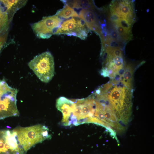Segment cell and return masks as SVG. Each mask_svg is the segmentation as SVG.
Segmentation results:
<instances>
[{
    "label": "cell",
    "instance_id": "obj_4",
    "mask_svg": "<svg viewBox=\"0 0 154 154\" xmlns=\"http://www.w3.org/2000/svg\"><path fill=\"white\" fill-rule=\"evenodd\" d=\"M17 89L8 85L4 80H0V120L19 115L17 106Z\"/></svg>",
    "mask_w": 154,
    "mask_h": 154
},
{
    "label": "cell",
    "instance_id": "obj_9",
    "mask_svg": "<svg viewBox=\"0 0 154 154\" xmlns=\"http://www.w3.org/2000/svg\"><path fill=\"white\" fill-rule=\"evenodd\" d=\"M12 131L9 130H0V154H21Z\"/></svg>",
    "mask_w": 154,
    "mask_h": 154
},
{
    "label": "cell",
    "instance_id": "obj_3",
    "mask_svg": "<svg viewBox=\"0 0 154 154\" xmlns=\"http://www.w3.org/2000/svg\"><path fill=\"white\" fill-rule=\"evenodd\" d=\"M28 66L38 78L44 82H48L54 76V59L49 52H44L36 56L29 62Z\"/></svg>",
    "mask_w": 154,
    "mask_h": 154
},
{
    "label": "cell",
    "instance_id": "obj_5",
    "mask_svg": "<svg viewBox=\"0 0 154 154\" xmlns=\"http://www.w3.org/2000/svg\"><path fill=\"white\" fill-rule=\"evenodd\" d=\"M64 19L56 14L43 17L40 21L33 24L32 28L38 38H48L55 35Z\"/></svg>",
    "mask_w": 154,
    "mask_h": 154
},
{
    "label": "cell",
    "instance_id": "obj_10",
    "mask_svg": "<svg viewBox=\"0 0 154 154\" xmlns=\"http://www.w3.org/2000/svg\"><path fill=\"white\" fill-rule=\"evenodd\" d=\"M74 102L64 97H61L56 100V106L63 115L62 123L63 124L68 118L72 109Z\"/></svg>",
    "mask_w": 154,
    "mask_h": 154
},
{
    "label": "cell",
    "instance_id": "obj_2",
    "mask_svg": "<svg viewBox=\"0 0 154 154\" xmlns=\"http://www.w3.org/2000/svg\"><path fill=\"white\" fill-rule=\"evenodd\" d=\"M13 130L20 145L26 152L35 144L51 138L48 128L40 124L27 127H19Z\"/></svg>",
    "mask_w": 154,
    "mask_h": 154
},
{
    "label": "cell",
    "instance_id": "obj_7",
    "mask_svg": "<svg viewBox=\"0 0 154 154\" xmlns=\"http://www.w3.org/2000/svg\"><path fill=\"white\" fill-rule=\"evenodd\" d=\"M88 28L82 19L79 17H72L64 20L55 35L65 34L84 40L87 37Z\"/></svg>",
    "mask_w": 154,
    "mask_h": 154
},
{
    "label": "cell",
    "instance_id": "obj_1",
    "mask_svg": "<svg viewBox=\"0 0 154 154\" xmlns=\"http://www.w3.org/2000/svg\"><path fill=\"white\" fill-rule=\"evenodd\" d=\"M100 88L96 92L104 97L113 110L120 125L125 129L131 116L132 94L119 82L112 81Z\"/></svg>",
    "mask_w": 154,
    "mask_h": 154
},
{
    "label": "cell",
    "instance_id": "obj_6",
    "mask_svg": "<svg viewBox=\"0 0 154 154\" xmlns=\"http://www.w3.org/2000/svg\"><path fill=\"white\" fill-rule=\"evenodd\" d=\"M110 19L114 23L118 20L125 19L133 24L135 15L133 3L129 0L114 1L109 5Z\"/></svg>",
    "mask_w": 154,
    "mask_h": 154
},
{
    "label": "cell",
    "instance_id": "obj_14",
    "mask_svg": "<svg viewBox=\"0 0 154 154\" xmlns=\"http://www.w3.org/2000/svg\"><path fill=\"white\" fill-rule=\"evenodd\" d=\"M109 36L112 39L119 41V36L116 31L114 30L112 31L110 33V35Z\"/></svg>",
    "mask_w": 154,
    "mask_h": 154
},
{
    "label": "cell",
    "instance_id": "obj_8",
    "mask_svg": "<svg viewBox=\"0 0 154 154\" xmlns=\"http://www.w3.org/2000/svg\"><path fill=\"white\" fill-rule=\"evenodd\" d=\"M21 7L19 0H0V36L7 30L15 13Z\"/></svg>",
    "mask_w": 154,
    "mask_h": 154
},
{
    "label": "cell",
    "instance_id": "obj_11",
    "mask_svg": "<svg viewBox=\"0 0 154 154\" xmlns=\"http://www.w3.org/2000/svg\"><path fill=\"white\" fill-rule=\"evenodd\" d=\"M124 68L123 72L120 76L119 81L122 85L132 90L134 70L133 67L131 64H128Z\"/></svg>",
    "mask_w": 154,
    "mask_h": 154
},
{
    "label": "cell",
    "instance_id": "obj_13",
    "mask_svg": "<svg viewBox=\"0 0 154 154\" xmlns=\"http://www.w3.org/2000/svg\"><path fill=\"white\" fill-rule=\"evenodd\" d=\"M56 14L63 19L78 17L77 12L67 4L65 5L63 8L58 11Z\"/></svg>",
    "mask_w": 154,
    "mask_h": 154
},
{
    "label": "cell",
    "instance_id": "obj_12",
    "mask_svg": "<svg viewBox=\"0 0 154 154\" xmlns=\"http://www.w3.org/2000/svg\"><path fill=\"white\" fill-rule=\"evenodd\" d=\"M79 17L84 21L88 28L98 32L99 28L96 24L95 15L92 12L82 9L80 12Z\"/></svg>",
    "mask_w": 154,
    "mask_h": 154
}]
</instances>
